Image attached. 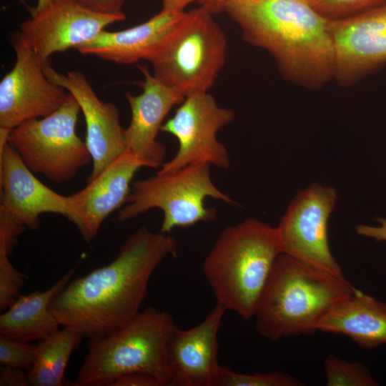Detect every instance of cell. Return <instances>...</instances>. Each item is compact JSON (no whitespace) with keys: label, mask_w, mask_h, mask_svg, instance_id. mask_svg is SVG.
<instances>
[{"label":"cell","mask_w":386,"mask_h":386,"mask_svg":"<svg viewBox=\"0 0 386 386\" xmlns=\"http://www.w3.org/2000/svg\"><path fill=\"white\" fill-rule=\"evenodd\" d=\"M81 6L103 14H122V7L126 0H74Z\"/></svg>","instance_id":"30"},{"label":"cell","mask_w":386,"mask_h":386,"mask_svg":"<svg viewBox=\"0 0 386 386\" xmlns=\"http://www.w3.org/2000/svg\"><path fill=\"white\" fill-rule=\"evenodd\" d=\"M28 9L30 18L20 24L18 34L41 63L55 53L77 49L125 19L124 13L96 12L74 0H55L44 8Z\"/></svg>","instance_id":"12"},{"label":"cell","mask_w":386,"mask_h":386,"mask_svg":"<svg viewBox=\"0 0 386 386\" xmlns=\"http://www.w3.org/2000/svg\"><path fill=\"white\" fill-rule=\"evenodd\" d=\"M83 338L74 329L64 327L39 341L34 365L28 372L29 385H62L70 356Z\"/></svg>","instance_id":"22"},{"label":"cell","mask_w":386,"mask_h":386,"mask_svg":"<svg viewBox=\"0 0 386 386\" xmlns=\"http://www.w3.org/2000/svg\"><path fill=\"white\" fill-rule=\"evenodd\" d=\"M297 378L283 372L237 373L221 366L219 368L215 386H302Z\"/></svg>","instance_id":"24"},{"label":"cell","mask_w":386,"mask_h":386,"mask_svg":"<svg viewBox=\"0 0 386 386\" xmlns=\"http://www.w3.org/2000/svg\"><path fill=\"white\" fill-rule=\"evenodd\" d=\"M355 290L345 278L281 254L254 315L255 329L272 342L314 334L327 311Z\"/></svg>","instance_id":"3"},{"label":"cell","mask_w":386,"mask_h":386,"mask_svg":"<svg viewBox=\"0 0 386 386\" xmlns=\"http://www.w3.org/2000/svg\"><path fill=\"white\" fill-rule=\"evenodd\" d=\"M169 255H177L174 237L141 227L110 263L70 280L49 310L61 326L89 340L113 333L139 312L152 274Z\"/></svg>","instance_id":"1"},{"label":"cell","mask_w":386,"mask_h":386,"mask_svg":"<svg viewBox=\"0 0 386 386\" xmlns=\"http://www.w3.org/2000/svg\"><path fill=\"white\" fill-rule=\"evenodd\" d=\"M80 112L78 102L68 93L54 112L11 129L6 142L34 174L56 184L69 182L91 161L85 142L76 132Z\"/></svg>","instance_id":"8"},{"label":"cell","mask_w":386,"mask_h":386,"mask_svg":"<svg viewBox=\"0 0 386 386\" xmlns=\"http://www.w3.org/2000/svg\"><path fill=\"white\" fill-rule=\"evenodd\" d=\"M386 0H313L310 5L328 20L356 15L379 6Z\"/></svg>","instance_id":"26"},{"label":"cell","mask_w":386,"mask_h":386,"mask_svg":"<svg viewBox=\"0 0 386 386\" xmlns=\"http://www.w3.org/2000/svg\"><path fill=\"white\" fill-rule=\"evenodd\" d=\"M9 254L0 248V309L4 310L20 295L26 275L20 272L11 264Z\"/></svg>","instance_id":"27"},{"label":"cell","mask_w":386,"mask_h":386,"mask_svg":"<svg viewBox=\"0 0 386 386\" xmlns=\"http://www.w3.org/2000/svg\"><path fill=\"white\" fill-rule=\"evenodd\" d=\"M76 264L50 288L21 295L0 315V334L14 340L41 341L59 330V323L49 310L54 297L71 280Z\"/></svg>","instance_id":"21"},{"label":"cell","mask_w":386,"mask_h":386,"mask_svg":"<svg viewBox=\"0 0 386 386\" xmlns=\"http://www.w3.org/2000/svg\"><path fill=\"white\" fill-rule=\"evenodd\" d=\"M227 310L217 302L203 321L189 330H174L167 343L169 385L215 386L218 332Z\"/></svg>","instance_id":"16"},{"label":"cell","mask_w":386,"mask_h":386,"mask_svg":"<svg viewBox=\"0 0 386 386\" xmlns=\"http://www.w3.org/2000/svg\"><path fill=\"white\" fill-rule=\"evenodd\" d=\"M303 1H307V3H309V4H310L311 2H312L313 0H303Z\"/></svg>","instance_id":"36"},{"label":"cell","mask_w":386,"mask_h":386,"mask_svg":"<svg viewBox=\"0 0 386 386\" xmlns=\"http://www.w3.org/2000/svg\"><path fill=\"white\" fill-rule=\"evenodd\" d=\"M234 112L219 107L207 92L187 96L161 132L177 138L175 156L164 162L160 173L177 171L189 165L207 164L226 169L230 165L228 152L217 138L218 131L231 123Z\"/></svg>","instance_id":"9"},{"label":"cell","mask_w":386,"mask_h":386,"mask_svg":"<svg viewBox=\"0 0 386 386\" xmlns=\"http://www.w3.org/2000/svg\"><path fill=\"white\" fill-rule=\"evenodd\" d=\"M177 327L169 313L149 307L113 333L89 339L75 385H111L123 375L143 372L169 385L167 347Z\"/></svg>","instance_id":"5"},{"label":"cell","mask_w":386,"mask_h":386,"mask_svg":"<svg viewBox=\"0 0 386 386\" xmlns=\"http://www.w3.org/2000/svg\"><path fill=\"white\" fill-rule=\"evenodd\" d=\"M281 254L277 227L248 219L220 233L202 269L217 302L248 320Z\"/></svg>","instance_id":"4"},{"label":"cell","mask_w":386,"mask_h":386,"mask_svg":"<svg viewBox=\"0 0 386 386\" xmlns=\"http://www.w3.org/2000/svg\"><path fill=\"white\" fill-rule=\"evenodd\" d=\"M112 386H162L155 377L143 372H132L117 377Z\"/></svg>","instance_id":"29"},{"label":"cell","mask_w":386,"mask_h":386,"mask_svg":"<svg viewBox=\"0 0 386 386\" xmlns=\"http://www.w3.org/2000/svg\"><path fill=\"white\" fill-rule=\"evenodd\" d=\"M377 226L360 224L356 228L358 234L378 242H386V218H378Z\"/></svg>","instance_id":"32"},{"label":"cell","mask_w":386,"mask_h":386,"mask_svg":"<svg viewBox=\"0 0 386 386\" xmlns=\"http://www.w3.org/2000/svg\"><path fill=\"white\" fill-rule=\"evenodd\" d=\"M55 0H37V4H36V6H34V8H36L37 9L44 8V7L46 6H48L49 4H50L51 3H52Z\"/></svg>","instance_id":"35"},{"label":"cell","mask_w":386,"mask_h":386,"mask_svg":"<svg viewBox=\"0 0 386 386\" xmlns=\"http://www.w3.org/2000/svg\"><path fill=\"white\" fill-rule=\"evenodd\" d=\"M207 197L238 205L214 185L209 164L189 165L166 173L157 172L154 176L132 183L117 220L124 222L157 208L163 212L160 232L169 234L175 227H188L214 220L217 210L205 206Z\"/></svg>","instance_id":"7"},{"label":"cell","mask_w":386,"mask_h":386,"mask_svg":"<svg viewBox=\"0 0 386 386\" xmlns=\"http://www.w3.org/2000/svg\"><path fill=\"white\" fill-rule=\"evenodd\" d=\"M224 11L249 44L267 51L286 79L318 89L335 76L329 20L303 0H227Z\"/></svg>","instance_id":"2"},{"label":"cell","mask_w":386,"mask_h":386,"mask_svg":"<svg viewBox=\"0 0 386 386\" xmlns=\"http://www.w3.org/2000/svg\"><path fill=\"white\" fill-rule=\"evenodd\" d=\"M26 227L9 213L0 209V247L10 255L17 244V238Z\"/></svg>","instance_id":"28"},{"label":"cell","mask_w":386,"mask_h":386,"mask_svg":"<svg viewBox=\"0 0 386 386\" xmlns=\"http://www.w3.org/2000/svg\"><path fill=\"white\" fill-rule=\"evenodd\" d=\"M139 69L144 76L142 92L125 94L132 113L124 129L127 149L144 167L157 168L164 163L166 148L157 137L169 112L185 98L157 79L147 66H139Z\"/></svg>","instance_id":"17"},{"label":"cell","mask_w":386,"mask_h":386,"mask_svg":"<svg viewBox=\"0 0 386 386\" xmlns=\"http://www.w3.org/2000/svg\"><path fill=\"white\" fill-rule=\"evenodd\" d=\"M336 199L334 188L313 184L292 199L276 227L282 254L345 278L327 239V220Z\"/></svg>","instance_id":"10"},{"label":"cell","mask_w":386,"mask_h":386,"mask_svg":"<svg viewBox=\"0 0 386 386\" xmlns=\"http://www.w3.org/2000/svg\"><path fill=\"white\" fill-rule=\"evenodd\" d=\"M335 52L334 78L350 86L386 64V2L329 20Z\"/></svg>","instance_id":"14"},{"label":"cell","mask_w":386,"mask_h":386,"mask_svg":"<svg viewBox=\"0 0 386 386\" xmlns=\"http://www.w3.org/2000/svg\"><path fill=\"white\" fill-rule=\"evenodd\" d=\"M200 0H162V10L179 13L184 11V9L189 4Z\"/></svg>","instance_id":"33"},{"label":"cell","mask_w":386,"mask_h":386,"mask_svg":"<svg viewBox=\"0 0 386 386\" xmlns=\"http://www.w3.org/2000/svg\"><path fill=\"white\" fill-rule=\"evenodd\" d=\"M142 167L141 161L127 152L87 182L84 188L73 194L82 210L85 224L82 237L86 242L95 237L110 214L125 204L133 177Z\"/></svg>","instance_id":"19"},{"label":"cell","mask_w":386,"mask_h":386,"mask_svg":"<svg viewBox=\"0 0 386 386\" xmlns=\"http://www.w3.org/2000/svg\"><path fill=\"white\" fill-rule=\"evenodd\" d=\"M227 0H200L199 4L213 15L224 11Z\"/></svg>","instance_id":"34"},{"label":"cell","mask_w":386,"mask_h":386,"mask_svg":"<svg viewBox=\"0 0 386 386\" xmlns=\"http://www.w3.org/2000/svg\"><path fill=\"white\" fill-rule=\"evenodd\" d=\"M13 68L0 82V139L21 123L46 117L64 102L68 93L51 82L31 49L16 33Z\"/></svg>","instance_id":"11"},{"label":"cell","mask_w":386,"mask_h":386,"mask_svg":"<svg viewBox=\"0 0 386 386\" xmlns=\"http://www.w3.org/2000/svg\"><path fill=\"white\" fill-rule=\"evenodd\" d=\"M43 69L51 82L63 87L75 98L83 113L85 143L92 162L87 182L91 181L114 159L127 152L118 108L111 102L102 101L82 72L59 73L49 61L43 63Z\"/></svg>","instance_id":"15"},{"label":"cell","mask_w":386,"mask_h":386,"mask_svg":"<svg viewBox=\"0 0 386 386\" xmlns=\"http://www.w3.org/2000/svg\"><path fill=\"white\" fill-rule=\"evenodd\" d=\"M184 11L161 10L145 22L122 31L104 30L76 49L120 64L150 61L160 50L182 19Z\"/></svg>","instance_id":"18"},{"label":"cell","mask_w":386,"mask_h":386,"mask_svg":"<svg viewBox=\"0 0 386 386\" xmlns=\"http://www.w3.org/2000/svg\"><path fill=\"white\" fill-rule=\"evenodd\" d=\"M37 345L0 335V365L29 372L36 357Z\"/></svg>","instance_id":"25"},{"label":"cell","mask_w":386,"mask_h":386,"mask_svg":"<svg viewBox=\"0 0 386 386\" xmlns=\"http://www.w3.org/2000/svg\"><path fill=\"white\" fill-rule=\"evenodd\" d=\"M227 46L222 28L201 6L184 12L149 62L157 79L186 98L213 86L224 64Z\"/></svg>","instance_id":"6"},{"label":"cell","mask_w":386,"mask_h":386,"mask_svg":"<svg viewBox=\"0 0 386 386\" xmlns=\"http://www.w3.org/2000/svg\"><path fill=\"white\" fill-rule=\"evenodd\" d=\"M0 209L26 228L36 229L40 216L52 213L64 216L84 233L82 210L74 194H60L43 184L6 142L0 143Z\"/></svg>","instance_id":"13"},{"label":"cell","mask_w":386,"mask_h":386,"mask_svg":"<svg viewBox=\"0 0 386 386\" xmlns=\"http://www.w3.org/2000/svg\"><path fill=\"white\" fill-rule=\"evenodd\" d=\"M25 370L6 366L0 367L1 386L29 385L28 373Z\"/></svg>","instance_id":"31"},{"label":"cell","mask_w":386,"mask_h":386,"mask_svg":"<svg viewBox=\"0 0 386 386\" xmlns=\"http://www.w3.org/2000/svg\"><path fill=\"white\" fill-rule=\"evenodd\" d=\"M317 330L350 337L364 349L386 344V303L355 290L322 316Z\"/></svg>","instance_id":"20"},{"label":"cell","mask_w":386,"mask_h":386,"mask_svg":"<svg viewBox=\"0 0 386 386\" xmlns=\"http://www.w3.org/2000/svg\"><path fill=\"white\" fill-rule=\"evenodd\" d=\"M327 386H376L371 372L359 362H351L330 354L324 361Z\"/></svg>","instance_id":"23"}]
</instances>
